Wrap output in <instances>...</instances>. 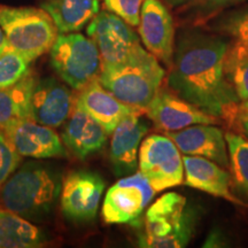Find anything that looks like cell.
Here are the masks:
<instances>
[{
  "mask_svg": "<svg viewBox=\"0 0 248 248\" xmlns=\"http://www.w3.org/2000/svg\"><path fill=\"white\" fill-rule=\"evenodd\" d=\"M86 31L99 49L101 66L123 61L141 46L130 24L110 12H99Z\"/></svg>",
  "mask_w": 248,
  "mask_h": 248,
  "instance_id": "9",
  "label": "cell"
},
{
  "mask_svg": "<svg viewBox=\"0 0 248 248\" xmlns=\"http://www.w3.org/2000/svg\"><path fill=\"white\" fill-rule=\"evenodd\" d=\"M146 114L157 129L172 132L194 124H217L218 117L209 115L175 92L159 90L148 105Z\"/></svg>",
  "mask_w": 248,
  "mask_h": 248,
  "instance_id": "12",
  "label": "cell"
},
{
  "mask_svg": "<svg viewBox=\"0 0 248 248\" xmlns=\"http://www.w3.org/2000/svg\"><path fill=\"white\" fill-rule=\"evenodd\" d=\"M201 210L176 192L163 194L147 209L139 246L147 248L186 247L194 235Z\"/></svg>",
  "mask_w": 248,
  "mask_h": 248,
  "instance_id": "4",
  "label": "cell"
},
{
  "mask_svg": "<svg viewBox=\"0 0 248 248\" xmlns=\"http://www.w3.org/2000/svg\"><path fill=\"white\" fill-rule=\"evenodd\" d=\"M238 120L240 122L248 121V99L245 100L239 106V109H238Z\"/></svg>",
  "mask_w": 248,
  "mask_h": 248,
  "instance_id": "32",
  "label": "cell"
},
{
  "mask_svg": "<svg viewBox=\"0 0 248 248\" xmlns=\"http://www.w3.org/2000/svg\"><path fill=\"white\" fill-rule=\"evenodd\" d=\"M226 238H225V234H223L221 230H213L210 231V233L208 234V237H207L206 241H204L203 244V247L206 248H214V247H225L228 246L226 245Z\"/></svg>",
  "mask_w": 248,
  "mask_h": 248,
  "instance_id": "30",
  "label": "cell"
},
{
  "mask_svg": "<svg viewBox=\"0 0 248 248\" xmlns=\"http://www.w3.org/2000/svg\"><path fill=\"white\" fill-rule=\"evenodd\" d=\"M21 157L5 132L0 130V188L17 169Z\"/></svg>",
  "mask_w": 248,
  "mask_h": 248,
  "instance_id": "28",
  "label": "cell"
},
{
  "mask_svg": "<svg viewBox=\"0 0 248 248\" xmlns=\"http://www.w3.org/2000/svg\"><path fill=\"white\" fill-rule=\"evenodd\" d=\"M36 80L28 74L14 85L0 89V130L17 121L30 119L31 95Z\"/></svg>",
  "mask_w": 248,
  "mask_h": 248,
  "instance_id": "22",
  "label": "cell"
},
{
  "mask_svg": "<svg viewBox=\"0 0 248 248\" xmlns=\"http://www.w3.org/2000/svg\"><path fill=\"white\" fill-rule=\"evenodd\" d=\"M104 190L105 183L98 173L86 170L70 172L61 185L62 213L70 221H91L97 216Z\"/></svg>",
  "mask_w": 248,
  "mask_h": 248,
  "instance_id": "10",
  "label": "cell"
},
{
  "mask_svg": "<svg viewBox=\"0 0 248 248\" xmlns=\"http://www.w3.org/2000/svg\"><path fill=\"white\" fill-rule=\"evenodd\" d=\"M0 190L6 209L29 221H42L54 208L61 192V179L49 167L29 162L12 173Z\"/></svg>",
  "mask_w": 248,
  "mask_h": 248,
  "instance_id": "3",
  "label": "cell"
},
{
  "mask_svg": "<svg viewBox=\"0 0 248 248\" xmlns=\"http://www.w3.org/2000/svg\"><path fill=\"white\" fill-rule=\"evenodd\" d=\"M164 74L159 60L140 46L123 61L101 66L98 80L119 100L146 113Z\"/></svg>",
  "mask_w": 248,
  "mask_h": 248,
  "instance_id": "2",
  "label": "cell"
},
{
  "mask_svg": "<svg viewBox=\"0 0 248 248\" xmlns=\"http://www.w3.org/2000/svg\"><path fill=\"white\" fill-rule=\"evenodd\" d=\"M226 36L201 30H182L175 45L168 85L172 92L209 115L233 124L239 98L224 70L231 45Z\"/></svg>",
  "mask_w": 248,
  "mask_h": 248,
  "instance_id": "1",
  "label": "cell"
},
{
  "mask_svg": "<svg viewBox=\"0 0 248 248\" xmlns=\"http://www.w3.org/2000/svg\"><path fill=\"white\" fill-rule=\"evenodd\" d=\"M243 123V130L244 132L246 133V135L248 136V121H245V122H241Z\"/></svg>",
  "mask_w": 248,
  "mask_h": 248,
  "instance_id": "34",
  "label": "cell"
},
{
  "mask_svg": "<svg viewBox=\"0 0 248 248\" xmlns=\"http://www.w3.org/2000/svg\"><path fill=\"white\" fill-rule=\"evenodd\" d=\"M110 13L117 15L131 27H137L144 0H104Z\"/></svg>",
  "mask_w": 248,
  "mask_h": 248,
  "instance_id": "29",
  "label": "cell"
},
{
  "mask_svg": "<svg viewBox=\"0 0 248 248\" xmlns=\"http://www.w3.org/2000/svg\"><path fill=\"white\" fill-rule=\"evenodd\" d=\"M183 163L186 185L235 204L246 206L231 193V176L219 164L198 155H184Z\"/></svg>",
  "mask_w": 248,
  "mask_h": 248,
  "instance_id": "18",
  "label": "cell"
},
{
  "mask_svg": "<svg viewBox=\"0 0 248 248\" xmlns=\"http://www.w3.org/2000/svg\"><path fill=\"white\" fill-rule=\"evenodd\" d=\"M155 190L140 171L120 179L108 188L102 216L109 224H126L139 218L151 202Z\"/></svg>",
  "mask_w": 248,
  "mask_h": 248,
  "instance_id": "8",
  "label": "cell"
},
{
  "mask_svg": "<svg viewBox=\"0 0 248 248\" xmlns=\"http://www.w3.org/2000/svg\"><path fill=\"white\" fill-rule=\"evenodd\" d=\"M30 61L13 49L0 57V89L14 85L29 74Z\"/></svg>",
  "mask_w": 248,
  "mask_h": 248,
  "instance_id": "27",
  "label": "cell"
},
{
  "mask_svg": "<svg viewBox=\"0 0 248 248\" xmlns=\"http://www.w3.org/2000/svg\"><path fill=\"white\" fill-rule=\"evenodd\" d=\"M0 27L11 49L30 62L51 51L58 28L44 9L0 6Z\"/></svg>",
  "mask_w": 248,
  "mask_h": 248,
  "instance_id": "5",
  "label": "cell"
},
{
  "mask_svg": "<svg viewBox=\"0 0 248 248\" xmlns=\"http://www.w3.org/2000/svg\"><path fill=\"white\" fill-rule=\"evenodd\" d=\"M139 171L148 179L155 192L181 185L184 163L181 151L168 136L152 135L141 142Z\"/></svg>",
  "mask_w": 248,
  "mask_h": 248,
  "instance_id": "7",
  "label": "cell"
},
{
  "mask_svg": "<svg viewBox=\"0 0 248 248\" xmlns=\"http://www.w3.org/2000/svg\"><path fill=\"white\" fill-rule=\"evenodd\" d=\"M226 78L239 100L248 99V44L233 40L225 57Z\"/></svg>",
  "mask_w": 248,
  "mask_h": 248,
  "instance_id": "23",
  "label": "cell"
},
{
  "mask_svg": "<svg viewBox=\"0 0 248 248\" xmlns=\"http://www.w3.org/2000/svg\"><path fill=\"white\" fill-rule=\"evenodd\" d=\"M138 32L147 51L171 67L175 53V23L162 0H144Z\"/></svg>",
  "mask_w": 248,
  "mask_h": 248,
  "instance_id": "11",
  "label": "cell"
},
{
  "mask_svg": "<svg viewBox=\"0 0 248 248\" xmlns=\"http://www.w3.org/2000/svg\"><path fill=\"white\" fill-rule=\"evenodd\" d=\"M141 113L126 115L111 132L109 157L117 175L133 172L138 164V148L148 126Z\"/></svg>",
  "mask_w": 248,
  "mask_h": 248,
  "instance_id": "17",
  "label": "cell"
},
{
  "mask_svg": "<svg viewBox=\"0 0 248 248\" xmlns=\"http://www.w3.org/2000/svg\"><path fill=\"white\" fill-rule=\"evenodd\" d=\"M44 245V233L29 219L0 209V248H36Z\"/></svg>",
  "mask_w": 248,
  "mask_h": 248,
  "instance_id": "21",
  "label": "cell"
},
{
  "mask_svg": "<svg viewBox=\"0 0 248 248\" xmlns=\"http://www.w3.org/2000/svg\"><path fill=\"white\" fill-rule=\"evenodd\" d=\"M209 29L248 44V4L223 12L209 21Z\"/></svg>",
  "mask_w": 248,
  "mask_h": 248,
  "instance_id": "25",
  "label": "cell"
},
{
  "mask_svg": "<svg viewBox=\"0 0 248 248\" xmlns=\"http://www.w3.org/2000/svg\"><path fill=\"white\" fill-rule=\"evenodd\" d=\"M74 98L70 90L52 77L36 80L31 95L30 119L58 128L73 113Z\"/></svg>",
  "mask_w": 248,
  "mask_h": 248,
  "instance_id": "14",
  "label": "cell"
},
{
  "mask_svg": "<svg viewBox=\"0 0 248 248\" xmlns=\"http://www.w3.org/2000/svg\"><path fill=\"white\" fill-rule=\"evenodd\" d=\"M42 7L60 33L80 30L100 12L99 0H45Z\"/></svg>",
  "mask_w": 248,
  "mask_h": 248,
  "instance_id": "20",
  "label": "cell"
},
{
  "mask_svg": "<svg viewBox=\"0 0 248 248\" xmlns=\"http://www.w3.org/2000/svg\"><path fill=\"white\" fill-rule=\"evenodd\" d=\"M245 1L247 0H195L192 4L181 8V12L188 22L194 26H201L223 13L225 9Z\"/></svg>",
  "mask_w": 248,
  "mask_h": 248,
  "instance_id": "26",
  "label": "cell"
},
{
  "mask_svg": "<svg viewBox=\"0 0 248 248\" xmlns=\"http://www.w3.org/2000/svg\"><path fill=\"white\" fill-rule=\"evenodd\" d=\"M75 106L84 110L90 116L100 123L108 135H111L117 124L126 115L133 113H144L119 100L100 84L98 79L80 90L75 101Z\"/></svg>",
  "mask_w": 248,
  "mask_h": 248,
  "instance_id": "16",
  "label": "cell"
},
{
  "mask_svg": "<svg viewBox=\"0 0 248 248\" xmlns=\"http://www.w3.org/2000/svg\"><path fill=\"white\" fill-rule=\"evenodd\" d=\"M2 131L21 156L35 159L67 156L63 141L51 126L26 119L11 124Z\"/></svg>",
  "mask_w": 248,
  "mask_h": 248,
  "instance_id": "13",
  "label": "cell"
},
{
  "mask_svg": "<svg viewBox=\"0 0 248 248\" xmlns=\"http://www.w3.org/2000/svg\"><path fill=\"white\" fill-rule=\"evenodd\" d=\"M51 63L70 88L82 90L98 79L101 57L91 38L80 33H60L51 48Z\"/></svg>",
  "mask_w": 248,
  "mask_h": 248,
  "instance_id": "6",
  "label": "cell"
},
{
  "mask_svg": "<svg viewBox=\"0 0 248 248\" xmlns=\"http://www.w3.org/2000/svg\"><path fill=\"white\" fill-rule=\"evenodd\" d=\"M8 49H11V47H9L7 37H6L4 30L1 29V27H0V57H1L5 52H7Z\"/></svg>",
  "mask_w": 248,
  "mask_h": 248,
  "instance_id": "33",
  "label": "cell"
},
{
  "mask_svg": "<svg viewBox=\"0 0 248 248\" xmlns=\"http://www.w3.org/2000/svg\"><path fill=\"white\" fill-rule=\"evenodd\" d=\"M107 136L108 133L100 123L75 106L66 121L62 141L78 159L84 160L105 146Z\"/></svg>",
  "mask_w": 248,
  "mask_h": 248,
  "instance_id": "19",
  "label": "cell"
},
{
  "mask_svg": "<svg viewBox=\"0 0 248 248\" xmlns=\"http://www.w3.org/2000/svg\"><path fill=\"white\" fill-rule=\"evenodd\" d=\"M193 1H195V0H162V2L172 9H181L185 6L192 4Z\"/></svg>",
  "mask_w": 248,
  "mask_h": 248,
  "instance_id": "31",
  "label": "cell"
},
{
  "mask_svg": "<svg viewBox=\"0 0 248 248\" xmlns=\"http://www.w3.org/2000/svg\"><path fill=\"white\" fill-rule=\"evenodd\" d=\"M225 140L230 153V166L234 187L248 200V140L234 133H226Z\"/></svg>",
  "mask_w": 248,
  "mask_h": 248,
  "instance_id": "24",
  "label": "cell"
},
{
  "mask_svg": "<svg viewBox=\"0 0 248 248\" xmlns=\"http://www.w3.org/2000/svg\"><path fill=\"white\" fill-rule=\"evenodd\" d=\"M185 155H198L216 162L223 168H230L225 136L213 124H194L178 131L167 132Z\"/></svg>",
  "mask_w": 248,
  "mask_h": 248,
  "instance_id": "15",
  "label": "cell"
}]
</instances>
